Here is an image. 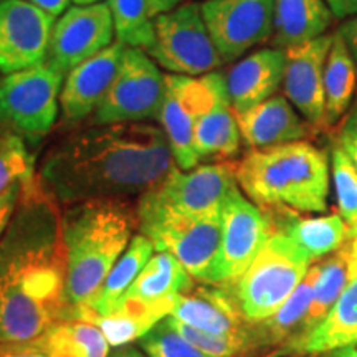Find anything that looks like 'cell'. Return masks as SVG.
I'll return each mask as SVG.
<instances>
[{"label":"cell","instance_id":"1","mask_svg":"<svg viewBox=\"0 0 357 357\" xmlns=\"http://www.w3.org/2000/svg\"><path fill=\"white\" fill-rule=\"evenodd\" d=\"M61 212L40 177L25 182L0 238V344L42 337L73 319Z\"/></svg>","mask_w":357,"mask_h":357},{"label":"cell","instance_id":"2","mask_svg":"<svg viewBox=\"0 0 357 357\" xmlns=\"http://www.w3.org/2000/svg\"><path fill=\"white\" fill-rule=\"evenodd\" d=\"M174 169L162 129L146 123L82 129L45 155L40 181L58 204L144 194Z\"/></svg>","mask_w":357,"mask_h":357},{"label":"cell","instance_id":"3","mask_svg":"<svg viewBox=\"0 0 357 357\" xmlns=\"http://www.w3.org/2000/svg\"><path fill=\"white\" fill-rule=\"evenodd\" d=\"M137 215L121 199H91L61 213L73 319L93 306L119 257L126 252Z\"/></svg>","mask_w":357,"mask_h":357},{"label":"cell","instance_id":"4","mask_svg":"<svg viewBox=\"0 0 357 357\" xmlns=\"http://www.w3.org/2000/svg\"><path fill=\"white\" fill-rule=\"evenodd\" d=\"M235 178L260 208L324 212L328 207V155L306 141L250 151L235 166Z\"/></svg>","mask_w":357,"mask_h":357},{"label":"cell","instance_id":"5","mask_svg":"<svg viewBox=\"0 0 357 357\" xmlns=\"http://www.w3.org/2000/svg\"><path fill=\"white\" fill-rule=\"evenodd\" d=\"M310 266L305 253L271 227L265 247L248 270L230 284L243 318L252 324L270 318L291 296Z\"/></svg>","mask_w":357,"mask_h":357},{"label":"cell","instance_id":"6","mask_svg":"<svg viewBox=\"0 0 357 357\" xmlns=\"http://www.w3.org/2000/svg\"><path fill=\"white\" fill-rule=\"evenodd\" d=\"M137 225L158 252L177 258L192 278L212 284L213 270L220 250V212L190 217L139 202Z\"/></svg>","mask_w":357,"mask_h":357},{"label":"cell","instance_id":"7","mask_svg":"<svg viewBox=\"0 0 357 357\" xmlns=\"http://www.w3.org/2000/svg\"><path fill=\"white\" fill-rule=\"evenodd\" d=\"M63 75L48 61L6 75L0 82V124L35 146L58 116Z\"/></svg>","mask_w":357,"mask_h":357},{"label":"cell","instance_id":"8","mask_svg":"<svg viewBox=\"0 0 357 357\" xmlns=\"http://www.w3.org/2000/svg\"><path fill=\"white\" fill-rule=\"evenodd\" d=\"M154 35L147 53L174 75H207L223 63L199 2H184L154 17Z\"/></svg>","mask_w":357,"mask_h":357},{"label":"cell","instance_id":"9","mask_svg":"<svg viewBox=\"0 0 357 357\" xmlns=\"http://www.w3.org/2000/svg\"><path fill=\"white\" fill-rule=\"evenodd\" d=\"M164 95L166 75L160 73L149 53L141 48L126 47L118 75L108 95L93 114L91 123L102 126L159 119Z\"/></svg>","mask_w":357,"mask_h":357},{"label":"cell","instance_id":"10","mask_svg":"<svg viewBox=\"0 0 357 357\" xmlns=\"http://www.w3.org/2000/svg\"><path fill=\"white\" fill-rule=\"evenodd\" d=\"M222 240L213 270L212 284L230 287L252 265L271 234V223L265 213L245 199L238 185H234L223 200Z\"/></svg>","mask_w":357,"mask_h":357},{"label":"cell","instance_id":"11","mask_svg":"<svg viewBox=\"0 0 357 357\" xmlns=\"http://www.w3.org/2000/svg\"><path fill=\"white\" fill-rule=\"evenodd\" d=\"M234 185V164H205L190 171L174 167L158 185L142 194L139 202L182 215H208L222 211L223 200Z\"/></svg>","mask_w":357,"mask_h":357},{"label":"cell","instance_id":"12","mask_svg":"<svg viewBox=\"0 0 357 357\" xmlns=\"http://www.w3.org/2000/svg\"><path fill=\"white\" fill-rule=\"evenodd\" d=\"M276 0H205V24L223 63L236 60L273 33Z\"/></svg>","mask_w":357,"mask_h":357},{"label":"cell","instance_id":"13","mask_svg":"<svg viewBox=\"0 0 357 357\" xmlns=\"http://www.w3.org/2000/svg\"><path fill=\"white\" fill-rule=\"evenodd\" d=\"M114 33L113 12L108 2L66 8L53 25L48 63L65 77L83 61L108 48Z\"/></svg>","mask_w":357,"mask_h":357},{"label":"cell","instance_id":"14","mask_svg":"<svg viewBox=\"0 0 357 357\" xmlns=\"http://www.w3.org/2000/svg\"><path fill=\"white\" fill-rule=\"evenodd\" d=\"M55 17L29 0H0V71L3 75L43 63Z\"/></svg>","mask_w":357,"mask_h":357},{"label":"cell","instance_id":"15","mask_svg":"<svg viewBox=\"0 0 357 357\" xmlns=\"http://www.w3.org/2000/svg\"><path fill=\"white\" fill-rule=\"evenodd\" d=\"M333 35L288 48L284 68V98L314 128H328L324 98V68Z\"/></svg>","mask_w":357,"mask_h":357},{"label":"cell","instance_id":"16","mask_svg":"<svg viewBox=\"0 0 357 357\" xmlns=\"http://www.w3.org/2000/svg\"><path fill=\"white\" fill-rule=\"evenodd\" d=\"M171 318L215 336L243 339L255 349L252 323L243 318L230 287L204 284L178 294Z\"/></svg>","mask_w":357,"mask_h":357},{"label":"cell","instance_id":"17","mask_svg":"<svg viewBox=\"0 0 357 357\" xmlns=\"http://www.w3.org/2000/svg\"><path fill=\"white\" fill-rule=\"evenodd\" d=\"M126 45L116 40L108 48L83 61L66 75L60 105L68 123H79L95 114L118 75Z\"/></svg>","mask_w":357,"mask_h":357},{"label":"cell","instance_id":"18","mask_svg":"<svg viewBox=\"0 0 357 357\" xmlns=\"http://www.w3.org/2000/svg\"><path fill=\"white\" fill-rule=\"evenodd\" d=\"M357 342V229L351 231L349 280L336 305L310 333L287 344L288 351L323 354Z\"/></svg>","mask_w":357,"mask_h":357},{"label":"cell","instance_id":"19","mask_svg":"<svg viewBox=\"0 0 357 357\" xmlns=\"http://www.w3.org/2000/svg\"><path fill=\"white\" fill-rule=\"evenodd\" d=\"M287 52L281 48H261L234 65L227 75V88L235 114L275 96L284 78Z\"/></svg>","mask_w":357,"mask_h":357},{"label":"cell","instance_id":"20","mask_svg":"<svg viewBox=\"0 0 357 357\" xmlns=\"http://www.w3.org/2000/svg\"><path fill=\"white\" fill-rule=\"evenodd\" d=\"M240 134L253 149L303 141L307 124L284 96H271L242 114H236Z\"/></svg>","mask_w":357,"mask_h":357},{"label":"cell","instance_id":"21","mask_svg":"<svg viewBox=\"0 0 357 357\" xmlns=\"http://www.w3.org/2000/svg\"><path fill=\"white\" fill-rule=\"evenodd\" d=\"M275 230L287 235L311 263L334 253L351 238V227L341 215L305 218L289 208H266Z\"/></svg>","mask_w":357,"mask_h":357},{"label":"cell","instance_id":"22","mask_svg":"<svg viewBox=\"0 0 357 357\" xmlns=\"http://www.w3.org/2000/svg\"><path fill=\"white\" fill-rule=\"evenodd\" d=\"M176 300L177 296L151 303L123 294L108 314H88L82 319L100 326L109 346L123 347L134 341H141L155 324L171 316Z\"/></svg>","mask_w":357,"mask_h":357},{"label":"cell","instance_id":"23","mask_svg":"<svg viewBox=\"0 0 357 357\" xmlns=\"http://www.w3.org/2000/svg\"><path fill=\"white\" fill-rule=\"evenodd\" d=\"M333 17L326 0H276L273 17L276 48L288 50L323 37Z\"/></svg>","mask_w":357,"mask_h":357},{"label":"cell","instance_id":"24","mask_svg":"<svg viewBox=\"0 0 357 357\" xmlns=\"http://www.w3.org/2000/svg\"><path fill=\"white\" fill-rule=\"evenodd\" d=\"M319 275V265H312L291 296L270 318L252 324V341L255 349L266 346L289 344L300 336L310 311L314 284Z\"/></svg>","mask_w":357,"mask_h":357},{"label":"cell","instance_id":"25","mask_svg":"<svg viewBox=\"0 0 357 357\" xmlns=\"http://www.w3.org/2000/svg\"><path fill=\"white\" fill-rule=\"evenodd\" d=\"M192 288L194 281L184 265L171 253L159 252L151 257L124 294L154 303L184 294Z\"/></svg>","mask_w":357,"mask_h":357},{"label":"cell","instance_id":"26","mask_svg":"<svg viewBox=\"0 0 357 357\" xmlns=\"http://www.w3.org/2000/svg\"><path fill=\"white\" fill-rule=\"evenodd\" d=\"M154 250L155 248L153 242L146 235L137 234L136 236H132L126 252L119 257L113 270L109 271L108 278H106L105 284H102L100 293H98L93 306L86 311L79 312L75 319H82L88 314L105 316L113 311L116 303L121 300V296L134 283V280L141 273L146 263L151 260Z\"/></svg>","mask_w":357,"mask_h":357},{"label":"cell","instance_id":"27","mask_svg":"<svg viewBox=\"0 0 357 357\" xmlns=\"http://www.w3.org/2000/svg\"><path fill=\"white\" fill-rule=\"evenodd\" d=\"M357 84V65L339 32L333 33V45L324 68L326 121L336 123L349 108Z\"/></svg>","mask_w":357,"mask_h":357},{"label":"cell","instance_id":"28","mask_svg":"<svg viewBox=\"0 0 357 357\" xmlns=\"http://www.w3.org/2000/svg\"><path fill=\"white\" fill-rule=\"evenodd\" d=\"M240 128L230 98L218 101L195 123V149L202 158H231L240 149Z\"/></svg>","mask_w":357,"mask_h":357},{"label":"cell","instance_id":"29","mask_svg":"<svg viewBox=\"0 0 357 357\" xmlns=\"http://www.w3.org/2000/svg\"><path fill=\"white\" fill-rule=\"evenodd\" d=\"M351 268V240L334 252V255L319 265V275L314 284V294L307 311V316L303 324L300 336L310 333L314 326H318L326 318L333 306L344 291L347 280H349ZM298 336V337H300ZM296 337V339H298ZM294 341V339H293Z\"/></svg>","mask_w":357,"mask_h":357},{"label":"cell","instance_id":"30","mask_svg":"<svg viewBox=\"0 0 357 357\" xmlns=\"http://www.w3.org/2000/svg\"><path fill=\"white\" fill-rule=\"evenodd\" d=\"M159 121L162 124V131L166 134L177 167H181V171H190L197 167L200 160V155L195 149L197 118L167 89L164 95Z\"/></svg>","mask_w":357,"mask_h":357},{"label":"cell","instance_id":"31","mask_svg":"<svg viewBox=\"0 0 357 357\" xmlns=\"http://www.w3.org/2000/svg\"><path fill=\"white\" fill-rule=\"evenodd\" d=\"M42 337L52 357H108V339L100 326L91 321H63L48 329Z\"/></svg>","mask_w":357,"mask_h":357},{"label":"cell","instance_id":"32","mask_svg":"<svg viewBox=\"0 0 357 357\" xmlns=\"http://www.w3.org/2000/svg\"><path fill=\"white\" fill-rule=\"evenodd\" d=\"M114 32L126 47L149 52L154 45V19L147 10V0H109Z\"/></svg>","mask_w":357,"mask_h":357},{"label":"cell","instance_id":"33","mask_svg":"<svg viewBox=\"0 0 357 357\" xmlns=\"http://www.w3.org/2000/svg\"><path fill=\"white\" fill-rule=\"evenodd\" d=\"M33 177V155L24 137L12 131L0 134V194L17 182L25 184Z\"/></svg>","mask_w":357,"mask_h":357},{"label":"cell","instance_id":"34","mask_svg":"<svg viewBox=\"0 0 357 357\" xmlns=\"http://www.w3.org/2000/svg\"><path fill=\"white\" fill-rule=\"evenodd\" d=\"M331 166L339 215L344 218L352 231L357 229V169L339 144L331 151Z\"/></svg>","mask_w":357,"mask_h":357},{"label":"cell","instance_id":"35","mask_svg":"<svg viewBox=\"0 0 357 357\" xmlns=\"http://www.w3.org/2000/svg\"><path fill=\"white\" fill-rule=\"evenodd\" d=\"M141 347L144 349L147 357H212L182 337L174 329L169 318L155 324L141 339Z\"/></svg>","mask_w":357,"mask_h":357},{"label":"cell","instance_id":"36","mask_svg":"<svg viewBox=\"0 0 357 357\" xmlns=\"http://www.w3.org/2000/svg\"><path fill=\"white\" fill-rule=\"evenodd\" d=\"M169 321H171L174 329L182 337L187 339L192 346L212 357H240L253 351L252 346L243 339L215 336V334L204 333L174 318H169Z\"/></svg>","mask_w":357,"mask_h":357},{"label":"cell","instance_id":"37","mask_svg":"<svg viewBox=\"0 0 357 357\" xmlns=\"http://www.w3.org/2000/svg\"><path fill=\"white\" fill-rule=\"evenodd\" d=\"M0 357H52L43 337L24 342H7L0 344Z\"/></svg>","mask_w":357,"mask_h":357},{"label":"cell","instance_id":"38","mask_svg":"<svg viewBox=\"0 0 357 357\" xmlns=\"http://www.w3.org/2000/svg\"><path fill=\"white\" fill-rule=\"evenodd\" d=\"M337 144L346 151L357 169V109L351 111L337 132Z\"/></svg>","mask_w":357,"mask_h":357},{"label":"cell","instance_id":"39","mask_svg":"<svg viewBox=\"0 0 357 357\" xmlns=\"http://www.w3.org/2000/svg\"><path fill=\"white\" fill-rule=\"evenodd\" d=\"M22 187H24V182H17V184L10 185L0 194V238L6 234L8 223H10L13 213H15L22 195Z\"/></svg>","mask_w":357,"mask_h":357},{"label":"cell","instance_id":"40","mask_svg":"<svg viewBox=\"0 0 357 357\" xmlns=\"http://www.w3.org/2000/svg\"><path fill=\"white\" fill-rule=\"evenodd\" d=\"M337 32L342 37V40H344L347 50L351 52V55L354 58L357 65V15L347 20L346 24L337 30Z\"/></svg>","mask_w":357,"mask_h":357},{"label":"cell","instance_id":"41","mask_svg":"<svg viewBox=\"0 0 357 357\" xmlns=\"http://www.w3.org/2000/svg\"><path fill=\"white\" fill-rule=\"evenodd\" d=\"M336 19H347L357 15V0H326Z\"/></svg>","mask_w":357,"mask_h":357},{"label":"cell","instance_id":"42","mask_svg":"<svg viewBox=\"0 0 357 357\" xmlns=\"http://www.w3.org/2000/svg\"><path fill=\"white\" fill-rule=\"evenodd\" d=\"M29 2L42 8L43 12L50 13L52 17H58L63 15V12H66L70 0H29Z\"/></svg>","mask_w":357,"mask_h":357},{"label":"cell","instance_id":"43","mask_svg":"<svg viewBox=\"0 0 357 357\" xmlns=\"http://www.w3.org/2000/svg\"><path fill=\"white\" fill-rule=\"evenodd\" d=\"M185 0H147V10H149V15L158 17L160 13L171 12L174 8L182 6Z\"/></svg>","mask_w":357,"mask_h":357},{"label":"cell","instance_id":"44","mask_svg":"<svg viewBox=\"0 0 357 357\" xmlns=\"http://www.w3.org/2000/svg\"><path fill=\"white\" fill-rule=\"evenodd\" d=\"M108 357H147V354H142L137 347L123 346V347H118V351H114L113 354Z\"/></svg>","mask_w":357,"mask_h":357},{"label":"cell","instance_id":"45","mask_svg":"<svg viewBox=\"0 0 357 357\" xmlns=\"http://www.w3.org/2000/svg\"><path fill=\"white\" fill-rule=\"evenodd\" d=\"M328 357H357V342H356V344L334 349V351L329 352Z\"/></svg>","mask_w":357,"mask_h":357},{"label":"cell","instance_id":"46","mask_svg":"<svg viewBox=\"0 0 357 357\" xmlns=\"http://www.w3.org/2000/svg\"><path fill=\"white\" fill-rule=\"evenodd\" d=\"M71 2H75V6H91V3L102 2V0H71Z\"/></svg>","mask_w":357,"mask_h":357},{"label":"cell","instance_id":"47","mask_svg":"<svg viewBox=\"0 0 357 357\" xmlns=\"http://www.w3.org/2000/svg\"><path fill=\"white\" fill-rule=\"evenodd\" d=\"M356 109H357V98H356Z\"/></svg>","mask_w":357,"mask_h":357}]
</instances>
